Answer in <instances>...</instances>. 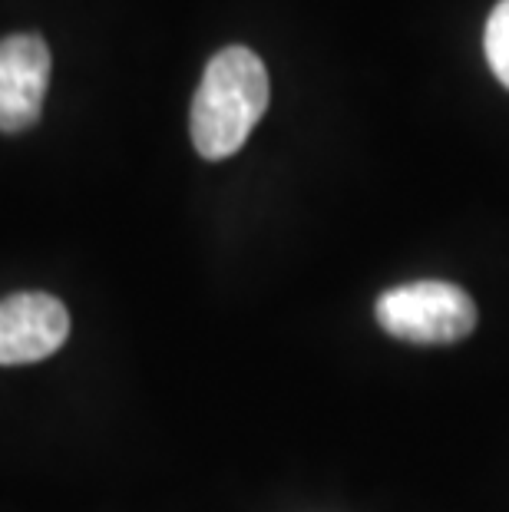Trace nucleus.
<instances>
[{
  "label": "nucleus",
  "instance_id": "1",
  "mask_svg": "<svg viewBox=\"0 0 509 512\" xmlns=\"http://www.w3.org/2000/svg\"><path fill=\"white\" fill-rule=\"evenodd\" d=\"M265 63L248 47H225L209 60L192 100V143L205 159H229L268 110Z\"/></svg>",
  "mask_w": 509,
  "mask_h": 512
},
{
  "label": "nucleus",
  "instance_id": "2",
  "mask_svg": "<svg viewBox=\"0 0 509 512\" xmlns=\"http://www.w3.org/2000/svg\"><path fill=\"white\" fill-rule=\"evenodd\" d=\"M377 324L407 344H457L476 328V304L450 281H410L374 304Z\"/></svg>",
  "mask_w": 509,
  "mask_h": 512
},
{
  "label": "nucleus",
  "instance_id": "3",
  "mask_svg": "<svg viewBox=\"0 0 509 512\" xmlns=\"http://www.w3.org/2000/svg\"><path fill=\"white\" fill-rule=\"evenodd\" d=\"M50 83V47L37 34L0 40V133H24L40 119Z\"/></svg>",
  "mask_w": 509,
  "mask_h": 512
},
{
  "label": "nucleus",
  "instance_id": "4",
  "mask_svg": "<svg viewBox=\"0 0 509 512\" xmlns=\"http://www.w3.org/2000/svg\"><path fill=\"white\" fill-rule=\"evenodd\" d=\"M70 314L53 294H10L0 301V364H34L60 351Z\"/></svg>",
  "mask_w": 509,
  "mask_h": 512
},
{
  "label": "nucleus",
  "instance_id": "5",
  "mask_svg": "<svg viewBox=\"0 0 509 512\" xmlns=\"http://www.w3.org/2000/svg\"><path fill=\"white\" fill-rule=\"evenodd\" d=\"M486 60L506 90H509V0H500L486 24Z\"/></svg>",
  "mask_w": 509,
  "mask_h": 512
}]
</instances>
